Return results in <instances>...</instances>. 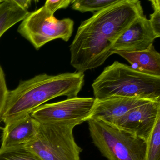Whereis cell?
<instances>
[{"instance_id":"1","label":"cell","mask_w":160,"mask_h":160,"mask_svg":"<svg viewBox=\"0 0 160 160\" xmlns=\"http://www.w3.org/2000/svg\"><path fill=\"white\" fill-rule=\"evenodd\" d=\"M138 0H118L82 22L70 46L71 64L84 73L102 65L122 34L144 15Z\"/></svg>"},{"instance_id":"2","label":"cell","mask_w":160,"mask_h":160,"mask_svg":"<svg viewBox=\"0 0 160 160\" xmlns=\"http://www.w3.org/2000/svg\"><path fill=\"white\" fill-rule=\"evenodd\" d=\"M84 81V73L77 72L42 74L21 81L16 88L9 91L2 121L6 124L31 115L46 102L59 96L77 97Z\"/></svg>"},{"instance_id":"3","label":"cell","mask_w":160,"mask_h":160,"mask_svg":"<svg viewBox=\"0 0 160 160\" xmlns=\"http://www.w3.org/2000/svg\"><path fill=\"white\" fill-rule=\"evenodd\" d=\"M92 88L98 100L123 97L160 100V76L141 72L118 61L105 68Z\"/></svg>"},{"instance_id":"4","label":"cell","mask_w":160,"mask_h":160,"mask_svg":"<svg viewBox=\"0 0 160 160\" xmlns=\"http://www.w3.org/2000/svg\"><path fill=\"white\" fill-rule=\"evenodd\" d=\"M93 144L108 160H145L147 142L99 119L87 121Z\"/></svg>"},{"instance_id":"5","label":"cell","mask_w":160,"mask_h":160,"mask_svg":"<svg viewBox=\"0 0 160 160\" xmlns=\"http://www.w3.org/2000/svg\"><path fill=\"white\" fill-rule=\"evenodd\" d=\"M74 122L41 124L34 138L24 146L41 160H81L82 148L73 131Z\"/></svg>"},{"instance_id":"6","label":"cell","mask_w":160,"mask_h":160,"mask_svg":"<svg viewBox=\"0 0 160 160\" xmlns=\"http://www.w3.org/2000/svg\"><path fill=\"white\" fill-rule=\"evenodd\" d=\"M74 23L70 18L57 19L44 6L32 12L22 21L18 33L36 50L49 42L60 39L68 42L72 34Z\"/></svg>"},{"instance_id":"7","label":"cell","mask_w":160,"mask_h":160,"mask_svg":"<svg viewBox=\"0 0 160 160\" xmlns=\"http://www.w3.org/2000/svg\"><path fill=\"white\" fill-rule=\"evenodd\" d=\"M94 102L93 98L74 97L45 104L31 115L41 124L74 122L79 125L86 121Z\"/></svg>"},{"instance_id":"8","label":"cell","mask_w":160,"mask_h":160,"mask_svg":"<svg viewBox=\"0 0 160 160\" xmlns=\"http://www.w3.org/2000/svg\"><path fill=\"white\" fill-rule=\"evenodd\" d=\"M160 117V100L151 101L128 111L114 125L147 142Z\"/></svg>"},{"instance_id":"9","label":"cell","mask_w":160,"mask_h":160,"mask_svg":"<svg viewBox=\"0 0 160 160\" xmlns=\"http://www.w3.org/2000/svg\"><path fill=\"white\" fill-rule=\"evenodd\" d=\"M151 101H153L123 97H111L102 100L94 99L93 106L86 121L89 119H99L114 125L131 109Z\"/></svg>"},{"instance_id":"10","label":"cell","mask_w":160,"mask_h":160,"mask_svg":"<svg viewBox=\"0 0 160 160\" xmlns=\"http://www.w3.org/2000/svg\"><path fill=\"white\" fill-rule=\"evenodd\" d=\"M156 36L146 16L138 18L115 43L112 51H142L153 44ZM111 51V52H112Z\"/></svg>"},{"instance_id":"11","label":"cell","mask_w":160,"mask_h":160,"mask_svg":"<svg viewBox=\"0 0 160 160\" xmlns=\"http://www.w3.org/2000/svg\"><path fill=\"white\" fill-rule=\"evenodd\" d=\"M40 125L41 123L31 115L5 124L2 130L0 152L24 147L34 138Z\"/></svg>"},{"instance_id":"12","label":"cell","mask_w":160,"mask_h":160,"mask_svg":"<svg viewBox=\"0 0 160 160\" xmlns=\"http://www.w3.org/2000/svg\"><path fill=\"white\" fill-rule=\"evenodd\" d=\"M126 59L131 67L141 72L160 76V54L152 44L146 50L136 52L112 51Z\"/></svg>"},{"instance_id":"13","label":"cell","mask_w":160,"mask_h":160,"mask_svg":"<svg viewBox=\"0 0 160 160\" xmlns=\"http://www.w3.org/2000/svg\"><path fill=\"white\" fill-rule=\"evenodd\" d=\"M14 0H4L0 3V38L13 26L23 21L29 14Z\"/></svg>"},{"instance_id":"14","label":"cell","mask_w":160,"mask_h":160,"mask_svg":"<svg viewBox=\"0 0 160 160\" xmlns=\"http://www.w3.org/2000/svg\"><path fill=\"white\" fill-rule=\"evenodd\" d=\"M145 160H160V117L147 141Z\"/></svg>"},{"instance_id":"15","label":"cell","mask_w":160,"mask_h":160,"mask_svg":"<svg viewBox=\"0 0 160 160\" xmlns=\"http://www.w3.org/2000/svg\"><path fill=\"white\" fill-rule=\"evenodd\" d=\"M118 0H72V9L81 12H99L116 2Z\"/></svg>"},{"instance_id":"16","label":"cell","mask_w":160,"mask_h":160,"mask_svg":"<svg viewBox=\"0 0 160 160\" xmlns=\"http://www.w3.org/2000/svg\"><path fill=\"white\" fill-rule=\"evenodd\" d=\"M0 160H41L24 147L0 152Z\"/></svg>"},{"instance_id":"17","label":"cell","mask_w":160,"mask_h":160,"mask_svg":"<svg viewBox=\"0 0 160 160\" xmlns=\"http://www.w3.org/2000/svg\"><path fill=\"white\" fill-rule=\"evenodd\" d=\"M152 8L153 12L150 15L149 20L152 31L156 38L160 37V1L152 0L150 1Z\"/></svg>"},{"instance_id":"18","label":"cell","mask_w":160,"mask_h":160,"mask_svg":"<svg viewBox=\"0 0 160 160\" xmlns=\"http://www.w3.org/2000/svg\"><path fill=\"white\" fill-rule=\"evenodd\" d=\"M9 92L5 74L3 69L0 66V123L2 121V117L6 105Z\"/></svg>"},{"instance_id":"19","label":"cell","mask_w":160,"mask_h":160,"mask_svg":"<svg viewBox=\"0 0 160 160\" xmlns=\"http://www.w3.org/2000/svg\"><path fill=\"white\" fill-rule=\"evenodd\" d=\"M72 2V0H47L44 6L50 12L54 14L55 12L59 9H66Z\"/></svg>"},{"instance_id":"20","label":"cell","mask_w":160,"mask_h":160,"mask_svg":"<svg viewBox=\"0 0 160 160\" xmlns=\"http://www.w3.org/2000/svg\"><path fill=\"white\" fill-rule=\"evenodd\" d=\"M15 2L24 10H28L29 7L31 5L30 0H14Z\"/></svg>"},{"instance_id":"21","label":"cell","mask_w":160,"mask_h":160,"mask_svg":"<svg viewBox=\"0 0 160 160\" xmlns=\"http://www.w3.org/2000/svg\"><path fill=\"white\" fill-rule=\"evenodd\" d=\"M2 1H3L2 0H0V3H1V2H2Z\"/></svg>"}]
</instances>
